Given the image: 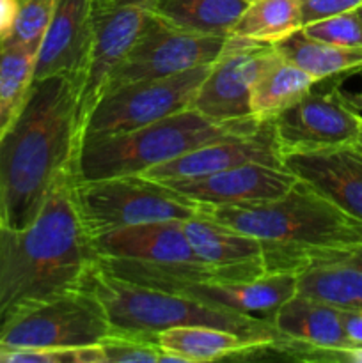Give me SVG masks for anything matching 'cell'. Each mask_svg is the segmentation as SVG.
Here are the masks:
<instances>
[{
	"label": "cell",
	"instance_id": "obj_1",
	"mask_svg": "<svg viewBox=\"0 0 362 363\" xmlns=\"http://www.w3.org/2000/svg\"><path fill=\"white\" fill-rule=\"evenodd\" d=\"M80 84L67 74L35 80L0 138V225H31L60 177L73 172L80 144Z\"/></svg>",
	"mask_w": 362,
	"mask_h": 363
},
{
	"label": "cell",
	"instance_id": "obj_2",
	"mask_svg": "<svg viewBox=\"0 0 362 363\" xmlns=\"http://www.w3.org/2000/svg\"><path fill=\"white\" fill-rule=\"evenodd\" d=\"M94 261L70 172L52 188L31 225H0V328L20 312L82 287Z\"/></svg>",
	"mask_w": 362,
	"mask_h": 363
},
{
	"label": "cell",
	"instance_id": "obj_3",
	"mask_svg": "<svg viewBox=\"0 0 362 363\" xmlns=\"http://www.w3.org/2000/svg\"><path fill=\"white\" fill-rule=\"evenodd\" d=\"M216 222L261 241L266 272L297 273L307 255L362 245V220L298 179L283 197L209 208Z\"/></svg>",
	"mask_w": 362,
	"mask_h": 363
},
{
	"label": "cell",
	"instance_id": "obj_4",
	"mask_svg": "<svg viewBox=\"0 0 362 363\" xmlns=\"http://www.w3.org/2000/svg\"><path fill=\"white\" fill-rule=\"evenodd\" d=\"M82 287L98 298L112 330L156 337V333L174 326L202 325L231 330L261 344L286 340L265 319L219 311L190 298L130 282L103 269L98 261L85 273Z\"/></svg>",
	"mask_w": 362,
	"mask_h": 363
},
{
	"label": "cell",
	"instance_id": "obj_5",
	"mask_svg": "<svg viewBox=\"0 0 362 363\" xmlns=\"http://www.w3.org/2000/svg\"><path fill=\"white\" fill-rule=\"evenodd\" d=\"M243 124H219L187 108L156 123L103 137L80 140L73 163L75 181H92L116 176H137L170 162L195 147L220 140L231 133L256 128Z\"/></svg>",
	"mask_w": 362,
	"mask_h": 363
},
{
	"label": "cell",
	"instance_id": "obj_6",
	"mask_svg": "<svg viewBox=\"0 0 362 363\" xmlns=\"http://www.w3.org/2000/svg\"><path fill=\"white\" fill-rule=\"evenodd\" d=\"M96 261L103 269L130 282L268 323H272L280 305L297 294V275L290 272L266 273L251 282H224L216 280V277L204 268L103 257H96Z\"/></svg>",
	"mask_w": 362,
	"mask_h": 363
},
{
	"label": "cell",
	"instance_id": "obj_7",
	"mask_svg": "<svg viewBox=\"0 0 362 363\" xmlns=\"http://www.w3.org/2000/svg\"><path fill=\"white\" fill-rule=\"evenodd\" d=\"M73 199L89 238L138 223L185 222L209 209L167 183L142 174L92 181L73 179Z\"/></svg>",
	"mask_w": 362,
	"mask_h": 363
},
{
	"label": "cell",
	"instance_id": "obj_8",
	"mask_svg": "<svg viewBox=\"0 0 362 363\" xmlns=\"http://www.w3.org/2000/svg\"><path fill=\"white\" fill-rule=\"evenodd\" d=\"M112 332L102 303L84 287L34 305L0 328V350L96 346Z\"/></svg>",
	"mask_w": 362,
	"mask_h": 363
},
{
	"label": "cell",
	"instance_id": "obj_9",
	"mask_svg": "<svg viewBox=\"0 0 362 363\" xmlns=\"http://www.w3.org/2000/svg\"><path fill=\"white\" fill-rule=\"evenodd\" d=\"M209 67L212 64L172 77L130 82L105 92L82 123L80 140L135 130L192 108Z\"/></svg>",
	"mask_w": 362,
	"mask_h": 363
},
{
	"label": "cell",
	"instance_id": "obj_10",
	"mask_svg": "<svg viewBox=\"0 0 362 363\" xmlns=\"http://www.w3.org/2000/svg\"><path fill=\"white\" fill-rule=\"evenodd\" d=\"M226 41L227 38L181 30L148 13L133 46L110 77L105 92L130 82L172 77L194 67L208 66L219 59Z\"/></svg>",
	"mask_w": 362,
	"mask_h": 363
},
{
	"label": "cell",
	"instance_id": "obj_11",
	"mask_svg": "<svg viewBox=\"0 0 362 363\" xmlns=\"http://www.w3.org/2000/svg\"><path fill=\"white\" fill-rule=\"evenodd\" d=\"M273 123L280 152H305L355 144L362 119L348 105L337 77L319 80Z\"/></svg>",
	"mask_w": 362,
	"mask_h": 363
},
{
	"label": "cell",
	"instance_id": "obj_12",
	"mask_svg": "<svg viewBox=\"0 0 362 363\" xmlns=\"http://www.w3.org/2000/svg\"><path fill=\"white\" fill-rule=\"evenodd\" d=\"M275 53L272 45L227 38L222 53L202 80L192 108L219 124L254 121L251 117L252 87Z\"/></svg>",
	"mask_w": 362,
	"mask_h": 363
},
{
	"label": "cell",
	"instance_id": "obj_13",
	"mask_svg": "<svg viewBox=\"0 0 362 363\" xmlns=\"http://www.w3.org/2000/svg\"><path fill=\"white\" fill-rule=\"evenodd\" d=\"M245 163L283 167V152L277 144L272 121L192 149L170 162L146 170L142 176L162 183L199 179Z\"/></svg>",
	"mask_w": 362,
	"mask_h": 363
},
{
	"label": "cell",
	"instance_id": "obj_14",
	"mask_svg": "<svg viewBox=\"0 0 362 363\" xmlns=\"http://www.w3.org/2000/svg\"><path fill=\"white\" fill-rule=\"evenodd\" d=\"M149 11L141 7L92 6V39L78 91V126L91 112L114 71L133 46Z\"/></svg>",
	"mask_w": 362,
	"mask_h": 363
},
{
	"label": "cell",
	"instance_id": "obj_15",
	"mask_svg": "<svg viewBox=\"0 0 362 363\" xmlns=\"http://www.w3.org/2000/svg\"><path fill=\"white\" fill-rule=\"evenodd\" d=\"M199 261L224 282H251L266 275L261 241L213 220L208 213L183 222Z\"/></svg>",
	"mask_w": 362,
	"mask_h": 363
},
{
	"label": "cell",
	"instance_id": "obj_16",
	"mask_svg": "<svg viewBox=\"0 0 362 363\" xmlns=\"http://www.w3.org/2000/svg\"><path fill=\"white\" fill-rule=\"evenodd\" d=\"M298 177L286 167L245 163L199 179L169 181V186L206 206H240L279 199L293 186Z\"/></svg>",
	"mask_w": 362,
	"mask_h": 363
},
{
	"label": "cell",
	"instance_id": "obj_17",
	"mask_svg": "<svg viewBox=\"0 0 362 363\" xmlns=\"http://www.w3.org/2000/svg\"><path fill=\"white\" fill-rule=\"evenodd\" d=\"M91 243L96 257L208 269L192 250L181 220L121 227L91 238Z\"/></svg>",
	"mask_w": 362,
	"mask_h": 363
},
{
	"label": "cell",
	"instance_id": "obj_18",
	"mask_svg": "<svg viewBox=\"0 0 362 363\" xmlns=\"http://www.w3.org/2000/svg\"><path fill=\"white\" fill-rule=\"evenodd\" d=\"M283 165L344 213L362 220V151L357 145L290 152L283 156Z\"/></svg>",
	"mask_w": 362,
	"mask_h": 363
},
{
	"label": "cell",
	"instance_id": "obj_19",
	"mask_svg": "<svg viewBox=\"0 0 362 363\" xmlns=\"http://www.w3.org/2000/svg\"><path fill=\"white\" fill-rule=\"evenodd\" d=\"M92 39V0H57L38 59L34 82L67 74L80 84Z\"/></svg>",
	"mask_w": 362,
	"mask_h": 363
},
{
	"label": "cell",
	"instance_id": "obj_20",
	"mask_svg": "<svg viewBox=\"0 0 362 363\" xmlns=\"http://www.w3.org/2000/svg\"><path fill=\"white\" fill-rule=\"evenodd\" d=\"M156 342L162 350L160 363H201L243 358L259 346H265L231 330L202 325L167 328L156 333Z\"/></svg>",
	"mask_w": 362,
	"mask_h": 363
},
{
	"label": "cell",
	"instance_id": "obj_21",
	"mask_svg": "<svg viewBox=\"0 0 362 363\" xmlns=\"http://www.w3.org/2000/svg\"><path fill=\"white\" fill-rule=\"evenodd\" d=\"M272 325L286 340L309 347L351 346L344 333L339 308L298 293L280 305Z\"/></svg>",
	"mask_w": 362,
	"mask_h": 363
},
{
	"label": "cell",
	"instance_id": "obj_22",
	"mask_svg": "<svg viewBox=\"0 0 362 363\" xmlns=\"http://www.w3.org/2000/svg\"><path fill=\"white\" fill-rule=\"evenodd\" d=\"M272 46L284 60L300 67L316 82L362 67V46L330 45L309 38L302 28Z\"/></svg>",
	"mask_w": 362,
	"mask_h": 363
},
{
	"label": "cell",
	"instance_id": "obj_23",
	"mask_svg": "<svg viewBox=\"0 0 362 363\" xmlns=\"http://www.w3.org/2000/svg\"><path fill=\"white\" fill-rule=\"evenodd\" d=\"M247 4L248 0H156L149 13L181 30L229 38Z\"/></svg>",
	"mask_w": 362,
	"mask_h": 363
},
{
	"label": "cell",
	"instance_id": "obj_24",
	"mask_svg": "<svg viewBox=\"0 0 362 363\" xmlns=\"http://www.w3.org/2000/svg\"><path fill=\"white\" fill-rule=\"evenodd\" d=\"M314 84L316 80L311 74L275 53L252 87L251 117L258 123L273 121Z\"/></svg>",
	"mask_w": 362,
	"mask_h": 363
},
{
	"label": "cell",
	"instance_id": "obj_25",
	"mask_svg": "<svg viewBox=\"0 0 362 363\" xmlns=\"http://www.w3.org/2000/svg\"><path fill=\"white\" fill-rule=\"evenodd\" d=\"M297 275V293L339 311H362V272L334 261L311 262Z\"/></svg>",
	"mask_w": 362,
	"mask_h": 363
},
{
	"label": "cell",
	"instance_id": "obj_26",
	"mask_svg": "<svg viewBox=\"0 0 362 363\" xmlns=\"http://www.w3.org/2000/svg\"><path fill=\"white\" fill-rule=\"evenodd\" d=\"M302 28L300 0H251L229 38L275 45Z\"/></svg>",
	"mask_w": 362,
	"mask_h": 363
},
{
	"label": "cell",
	"instance_id": "obj_27",
	"mask_svg": "<svg viewBox=\"0 0 362 363\" xmlns=\"http://www.w3.org/2000/svg\"><path fill=\"white\" fill-rule=\"evenodd\" d=\"M38 52L14 43H0V138L7 133L27 103L34 84Z\"/></svg>",
	"mask_w": 362,
	"mask_h": 363
},
{
	"label": "cell",
	"instance_id": "obj_28",
	"mask_svg": "<svg viewBox=\"0 0 362 363\" xmlns=\"http://www.w3.org/2000/svg\"><path fill=\"white\" fill-rule=\"evenodd\" d=\"M103 363H160L162 350L155 335L112 330L99 342Z\"/></svg>",
	"mask_w": 362,
	"mask_h": 363
},
{
	"label": "cell",
	"instance_id": "obj_29",
	"mask_svg": "<svg viewBox=\"0 0 362 363\" xmlns=\"http://www.w3.org/2000/svg\"><path fill=\"white\" fill-rule=\"evenodd\" d=\"M57 0H20L13 30L6 41L39 52L43 38L52 21Z\"/></svg>",
	"mask_w": 362,
	"mask_h": 363
},
{
	"label": "cell",
	"instance_id": "obj_30",
	"mask_svg": "<svg viewBox=\"0 0 362 363\" xmlns=\"http://www.w3.org/2000/svg\"><path fill=\"white\" fill-rule=\"evenodd\" d=\"M302 32L318 41L337 46H362V25L357 11L334 14L304 25Z\"/></svg>",
	"mask_w": 362,
	"mask_h": 363
},
{
	"label": "cell",
	"instance_id": "obj_31",
	"mask_svg": "<svg viewBox=\"0 0 362 363\" xmlns=\"http://www.w3.org/2000/svg\"><path fill=\"white\" fill-rule=\"evenodd\" d=\"M361 6L362 0H300L302 27L322 18L355 11Z\"/></svg>",
	"mask_w": 362,
	"mask_h": 363
},
{
	"label": "cell",
	"instance_id": "obj_32",
	"mask_svg": "<svg viewBox=\"0 0 362 363\" xmlns=\"http://www.w3.org/2000/svg\"><path fill=\"white\" fill-rule=\"evenodd\" d=\"M319 261H334V262H343V264L353 266V268L361 269L362 272V245L353 248H346V250H329V252H316V254L307 255V257L302 261V266L298 268L300 272L302 268H305L311 262H319Z\"/></svg>",
	"mask_w": 362,
	"mask_h": 363
},
{
	"label": "cell",
	"instance_id": "obj_33",
	"mask_svg": "<svg viewBox=\"0 0 362 363\" xmlns=\"http://www.w3.org/2000/svg\"><path fill=\"white\" fill-rule=\"evenodd\" d=\"M344 333L351 346H362V311H341Z\"/></svg>",
	"mask_w": 362,
	"mask_h": 363
},
{
	"label": "cell",
	"instance_id": "obj_34",
	"mask_svg": "<svg viewBox=\"0 0 362 363\" xmlns=\"http://www.w3.org/2000/svg\"><path fill=\"white\" fill-rule=\"evenodd\" d=\"M156 0H92L94 7H141L151 11Z\"/></svg>",
	"mask_w": 362,
	"mask_h": 363
},
{
	"label": "cell",
	"instance_id": "obj_35",
	"mask_svg": "<svg viewBox=\"0 0 362 363\" xmlns=\"http://www.w3.org/2000/svg\"><path fill=\"white\" fill-rule=\"evenodd\" d=\"M344 98H346L348 105L351 106V110H353L355 113H358V117L362 119V89L361 91L353 92V94H346V92H344Z\"/></svg>",
	"mask_w": 362,
	"mask_h": 363
},
{
	"label": "cell",
	"instance_id": "obj_36",
	"mask_svg": "<svg viewBox=\"0 0 362 363\" xmlns=\"http://www.w3.org/2000/svg\"><path fill=\"white\" fill-rule=\"evenodd\" d=\"M355 145H357V147L361 149V151H362V124H361V131H358L357 140H355Z\"/></svg>",
	"mask_w": 362,
	"mask_h": 363
},
{
	"label": "cell",
	"instance_id": "obj_37",
	"mask_svg": "<svg viewBox=\"0 0 362 363\" xmlns=\"http://www.w3.org/2000/svg\"><path fill=\"white\" fill-rule=\"evenodd\" d=\"M355 11H357V14H358V20H361V25H362V6H361V7H357V9H355Z\"/></svg>",
	"mask_w": 362,
	"mask_h": 363
},
{
	"label": "cell",
	"instance_id": "obj_38",
	"mask_svg": "<svg viewBox=\"0 0 362 363\" xmlns=\"http://www.w3.org/2000/svg\"><path fill=\"white\" fill-rule=\"evenodd\" d=\"M248 2H251V0H248Z\"/></svg>",
	"mask_w": 362,
	"mask_h": 363
}]
</instances>
